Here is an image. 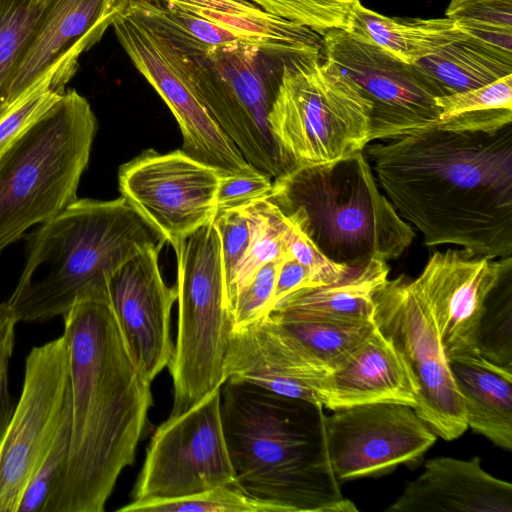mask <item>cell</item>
<instances>
[{"instance_id":"obj_19","label":"cell","mask_w":512,"mask_h":512,"mask_svg":"<svg viewBox=\"0 0 512 512\" xmlns=\"http://www.w3.org/2000/svg\"><path fill=\"white\" fill-rule=\"evenodd\" d=\"M330 372L270 314L231 331L225 380L247 382L322 406L318 391Z\"/></svg>"},{"instance_id":"obj_33","label":"cell","mask_w":512,"mask_h":512,"mask_svg":"<svg viewBox=\"0 0 512 512\" xmlns=\"http://www.w3.org/2000/svg\"><path fill=\"white\" fill-rule=\"evenodd\" d=\"M120 512H280L269 503L250 497L235 484L220 485L187 497L132 501Z\"/></svg>"},{"instance_id":"obj_29","label":"cell","mask_w":512,"mask_h":512,"mask_svg":"<svg viewBox=\"0 0 512 512\" xmlns=\"http://www.w3.org/2000/svg\"><path fill=\"white\" fill-rule=\"evenodd\" d=\"M51 0H0V113L17 64Z\"/></svg>"},{"instance_id":"obj_28","label":"cell","mask_w":512,"mask_h":512,"mask_svg":"<svg viewBox=\"0 0 512 512\" xmlns=\"http://www.w3.org/2000/svg\"><path fill=\"white\" fill-rule=\"evenodd\" d=\"M269 314L331 371L349 356L375 326L373 321H345L275 312Z\"/></svg>"},{"instance_id":"obj_27","label":"cell","mask_w":512,"mask_h":512,"mask_svg":"<svg viewBox=\"0 0 512 512\" xmlns=\"http://www.w3.org/2000/svg\"><path fill=\"white\" fill-rule=\"evenodd\" d=\"M436 126L460 132H494L512 123V74L484 86L435 97Z\"/></svg>"},{"instance_id":"obj_26","label":"cell","mask_w":512,"mask_h":512,"mask_svg":"<svg viewBox=\"0 0 512 512\" xmlns=\"http://www.w3.org/2000/svg\"><path fill=\"white\" fill-rule=\"evenodd\" d=\"M385 261L354 267L339 281L298 289L280 300L271 312L345 321H373V295L388 279Z\"/></svg>"},{"instance_id":"obj_35","label":"cell","mask_w":512,"mask_h":512,"mask_svg":"<svg viewBox=\"0 0 512 512\" xmlns=\"http://www.w3.org/2000/svg\"><path fill=\"white\" fill-rule=\"evenodd\" d=\"M263 11L305 26L319 35L333 29L346 30L349 17L360 0H245Z\"/></svg>"},{"instance_id":"obj_4","label":"cell","mask_w":512,"mask_h":512,"mask_svg":"<svg viewBox=\"0 0 512 512\" xmlns=\"http://www.w3.org/2000/svg\"><path fill=\"white\" fill-rule=\"evenodd\" d=\"M167 242L125 198H78L30 234L25 264L7 303L19 322H46L80 300L108 297L125 262Z\"/></svg>"},{"instance_id":"obj_20","label":"cell","mask_w":512,"mask_h":512,"mask_svg":"<svg viewBox=\"0 0 512 512\" xmlns=\"http://www.w3.org/2000/svg\"><path fill=\"white\" fill-rule=\"evenodd\" d=\"M129 1L51 0L17 64L1 113L50 70L74 75L80 56L101 40Z\"/></svg>"},{"instance_id":"obj_14","label":"cell","mask_w":512,"mask_h":512,"mask_svg":"<svg viewBox=\"0 0 512 512\" xmlns=\"http://www.w3.org/2000/svg\"><path fill=\"white\" fill-rule=\"evenodd\" d=\"M322 54L370 100V142L392 140L436 124L440 109L414 64L342 29L323 35Z\"/></svg>"},{"instance_id":"obj_13","label":"cell","mask_w":512,"mask_h":512,"mask_svg":"<svg viewBox=\"0 0 512 512\" xmlns=\"http://www.w3.org/2000/svg\"><path fill=\"white\" fill-rule=\"evenodd\" d=\"M220 387L157 427L134 485L133 501L178 499L235 484L222 426Z\"/></svg>"},{"instance_id":"obj_37","label":"cell","mask_w":512,"mask_h":512,"mask_svg":"<svg viewBox=\"0 0 512 512\" xmlns=\"http://www.w3.org/2000/svg\"><path fill=\"white\" fill-rule=\"evenodd\" d=\"M214 223L221 239L227 289L253 241L255 219L252 206L220 213Z\"/></svg>"},{"instance_id":"obj_36","label":"cell","mask_w":512,"mask_h":512,"mask_svg":"<svg viewBox=\"0 0 512 512\" xmlns=\"http://www.w3.org/2000/svg\"><path fill=\"white\" fill-rule=\"evenodd\" d=\"M70 430L71 405L46 457L24 490L17 512H45L66 470Z\"/></svg>"},{"instance_id":"obj_15","label":"cell","mask_w":512,"mask_h":512,"mask_svg":"<svg viewBox=\"0 0 512 512\" xmlns=\"http://www.w3.org/2000/svg\"><path fill=\"white\" fill-rule=\"evenodd\" d=\"M333 411L324 416V431L329 462L339 483L415 463L437 439L409 405L370 403Z\"/></svg>"},{"instance_id":"obj_5","label":"cell","mask_w":512,"mask_h":512,"mask_svg":"<svg viewBox=\"0 0 512 512\" xmlns=\"http://www.w3.org/2000/svg\"><path fill=\"white\" fill-rule=\"evenodd\" d=\"M266 200L325 257L351 268L395 260L415 237L380 188L364 150L282 174Z\"/></svg>"},{"instance_id":"obj_6","label":"cell","mask_w":512,"mask_h":512,"mask_svg":"<svg viewBox=\"0 0 512 512\" xmlns=\"http://www.w3.org/2000/svg\"><path fill=\"white\" fill-rule=\"evenodd\" d=\"M97 131L87 99L68 89L0 158V254L77 197Z\"/></svg>"},{"instance_id":"obj_11","label":"cell","mask_w":512,"mask_h":512,"mask_svg":"<svg viewBox=\"0 0 512 512\" xmlns=\"http://www.w3.org/2000/svg\"><path fill=\"white\" fill-rule=\"evenodd\" d=\"M373 322L391 342L413 386L416 413L446 441L468 428L433 313L413 280L387 279L373 295Z\"/></svg>"},{"instance_id":"obj_21","label":"cell","mask_w":512,"mask_h":512,"mask_svg":"<svg viewBox=\"0 0 512 512\" xmlns=\"http://www.w3.org/2000/svg\"><path fill=\"white\" fill-rule=\"evenodd\" d=\"M386 511L512 512V484L486 472L479 457H436Z\"/></svg>"},{"instance_id":"obj_42","label":"cell","mask_w":512,"mask_h":512,"mask_svg":"<svg viewBox=\"0 0 512 512\" xmlns=\"http://www.w3.org/2000/svg\"><path fill=\"white\" fill-rule=\"evenodd\" d=\"M305 287H312L310 273L305 266L288 253L280 263L273 307L288 294Z\"/></svg>"},{"instance_id":"obj_41","label":"cell","mask_w":512,"mask_h":512,"mask_svg":"<svg viewBox=\"0 0 512 512\" xmlns=\"http://www.w3.org/2000/svg\"><path fill=\"white\" fill-rule=\"evenodd\" d=\"M18 322V317L7 301L0 303V439L16 405L9 391L8 372Z\"/></svg>"},{"instance_id":"obj_25","label":"cell","mask_w":512,"mask_h":512,"mask_svg":"<svg viewBox=\"0 0 512 512\" xmlns=\"http://www.w3.org/2000/svg\"><path fill=\"white\" fill-rule=\"evenodd\" d=\"M354 38L380 47L407 64L467 36L448 18L388 17L358 2L345 30Z\"/></svg>"},{"instance_id":"obj_18","label":"cell","mask_w":512,"mask_h":512,"mask_svg":"<svg viewBox=\"0 0 512 512\" xmlns=\"http://www.w3.org/2000/svg\"><path fill=\"white\" fill-rule=\"evenodd\" d=\"M160 251L152 248L136 255L108 281V298L120 330L138 370L149 382L169 367L174 354L170 315L177 290L162 278Z\"/></svg>"},{"instance_id":"obj_22","label":"cell","mask_w":512,"mask_h":512,"mask_svg":"<svg viewBox=\"0 0 512 512\" xmlns=\"http://www.w3.org/2000/svg\"><path fill=\"white\" fill-rule=\"evenodd\" d=\"M318 398L330 410L370 403L416 406L413 386L391 342L376 326L324 378Z\"/></svg>"},{"instance_id":"obj_34","label":"cell","mask_w":512,"mask_h":512,"mask_svg":"<svg viewBox=\"0 0 512 512\" xmlns=\"http://www.w3.org/2000/svg\"><path fill=\"white\" fill-rule=\"evenodd\" d=\"M445 15L467 35L512 52V0H451Z\"/></svg>"},{"instance_id":"obj_12","label":"cell","mask_w":512,"mask_h":512,"mask_svg":"<svg viewBox=\"0 0 512 512\" xmlns=\"http://www.w3.org/2000/svg\"><path fill=\"white\" fill-rule=\"evenodd\" d=\"M70 405V356L62 334L26 357L21 395L0 439V512H17Z\"/></svg>"},{"instance_id":"obj_2","label":"cell","mask_w":512,"mask_h":512,"mask_svg":"<svg viewBox=\"0 0 512 512\" xmlns=\"http://www.w3.org/2000/svg\"><path fill=\"white\" fill-rule=\"evenodd\" d=\"M70 356L71 430L63 479L45 512H103L135 460L153 404L108 297L77 301L62 316Z\"/></svg>"},{"instance_id":"obj_16","label":"cell","mask_w":512,"mask_h":512,"mask_svg":"<svg viewBox=\"0 0 512 512\" xmlns=\"http://www.w3.org/2000/svg\"><path fill=\"white\" fill-rule=\"evenodd\" d=\"M221 175L181 149H153L122 164L118 171L121 197L156 226L167 242L178 240L214 222Z\"/></svg>"},{"instance_id":"obj_43","label":"cell","mask_w":512,"mask_h":512,"mask_svg":"<svg viewBox=\"0 0 512 512\" xmlns=\"http://www.w3.org/2000/svg\"><path fill=\"white\" fill-rule=\"evenodd\" d=\"M175 6L185 12L193 13L200 9L218 10L234 14H259L263 10L245 0H152Z\"/></svg>"},{"instance_id":"obj_10","label":"cell","mask_w":512,"mask_h":512,"mask_svg":"<svg viewBox=\"0 0 512 512\" xmlns=\"http://www.w3.org/2000/svg\"><path fill=\"white\" fill-rule=\"evenodd\" d=\"M112 27L136 69L174 115L183 137V152L221 176L260 172L246 161L197 97L192 58L178 32L129 5Z\"/></svg>"},{"instance_id":"obj_24","label":"cell","mask_w":512,"mask_h":512,"mask_svg":"<svg viewBox=\"0 0 512 512\" xmlns=\"http://www.w3.org/2000/svg\"><path fill=\"white\" fill-rule=\"evenodd\" d=\"M414 66L433 96L442 97L512 74V52L467 35L417 61Z\"/></svg>"},{"instance_id":"obj_23","label":"cell","mask_w":512,"mask_h":512,"mask_svg":"<svg viewBox=\"0 0 512 512\" xmlns=\"http://www.w3.org/2000/svg\"><path fill=\"white\" fill-rule=\"evenodd\" d=\"M468 427L498 447L512 449V370L479 354L450 357Z\"/></svg>"},{"instance_id":"obj_7","label":"cell","mask_w":512,"mask_h":512,"mask_svg":"<svg viewBox=\"0 0 512 512\" xmlns=\"http://www.w3.org/2000/svg\"><path fill=\"white\" fill-rule=\"evenodd\" d=\"M372 104L322 52L288 56L268 122L293 169L334 162L370 142Z\"/></svg>"},{"instance_id":"obj_32","label":"cell","mask_w":512,"mask_h":512,"mask_svg":"<svg viewBox=\"0 0 512 512\" xmlns=\"http://www.w3.org/2000/svg\"><path fill=\"white\" fill-rule=\"evenodd\" d=\"M251 206L255 219L254 237L246 257L226 289L229 311L239 291L261 266L288 254L282 236L284 217L280 211L266 199L256 201Z\"/></svg>"},{"instance_id":"obj_40","label":"cell","mask_w":512,"mask_h":512,"mask_svg":"<svg viewBox=\"0 0 512 512\" xmlns=\"http://www.w3.org/2000/svg\"><path fill=\"white\" fill-rule=\"evenodd\" d=\"M272 185L273 179L262 172L221 176L216 195V215L267 199Z\"/></svg>"},{"instance_id":"obj_38","label":"cell","mask_w":512,"mask_h":512,"mask_svg":"<svg viewBox=\"0 0 512 512\" xmlns=\"http://www.w3.org/2000/svg\"><path fill=\"white\" fill-rule=\"evenodd\" d=\"M282 258L261 266L239 291L230 311L233 327L246 325L271 312Z\"/></svg>"},{"instance_id":"obj_8","label":"cell","mask_w":512,"mask_h":512,"mask_svg":"<svg viewBox=\"0 0 512 512\" xmlns=\"http://www.w3.org/2000/svg\"><path fill=\"white\" fill-rule=\"evenodd\" d=\"M178 326L169 365L170 415L181 413L225 381L224 364L233 329L227 305L221 239L214 222L178 240Z\"/></svg>"},{"instance_id":"obj_9","label":"cell","mask_w":512,"mask_h":512,"mask_svg":"<svg viewBox=\"0 0 512 512\" xmlns=\"http://www.w3.org/2000/svg\"><path fill=\"white\" fill-rule=\"evenodd\" d=\"M177 32L192 58L197 97L246 161L272 179L291 171L268 122L291 55L247 43L209 46Z\"/></svg>"},{"instance_id":"obj_17","label":"cell","mask_w":512,"mask_h":512,"mask_svg":"<svg viewBox=\"0 0 512 512\" xmlns=\"http://www.w3.org/2000/svg\"><path fill=\"white\" fill-rule=\"evenodd\" d=\"M512 257L490 258L448 248L430 255L413 280L428 303L448 357L478 354L476 331L485 301Z\"/></svg>"},{"instance_id":"obj_30","label":"cell","mask_w":512,"mask_h":512,"mask_svg":"<svg viewBox=\"0 0 512 512\" xmlns=\"http://www.w3.org/2000/svg\"><path fill=\"white\" fill-rule=\"evenodd\" d=\"M477 353L512 370V266L489 293L476 331Z\"/></svg>"},{"instance_id":"obj_3","label":"cell","mask_w":512,"mask_h":512,"mask_svg":"<svg viewBox=\"0 0 512 512\" xmlns=\"http://www.w3.org/2000/svg\"><path fill=\"white\" fill-rule=\"evenodd\" d=\"M224 437L235 485L280 512H357L344 498L326 447L323 407L226 379Z\"/></svg>"},{"instance_id":"obj_39","label":"cell","mask_w":512,"mask_h":512,"mask_svg":"<svg viewBox=\"0 0 512 512\" xmlns=\"http://www.w3.org/2000/svg\"><path fill=\"white\" fill-rule=\"evenodd\" d=\"M282 236L287 252L308 269L311 276L312 287L337 282L351 270V267L334 263L325 257L317 247L285 217Z\"/></svg>"},{"instance_id":"obj_31","label":"cell","mask_w":512,"mask_h":512,"mask_svg":"<svg viewBox=\"0 0 512 512\" xmlns=\"http://www.w3.org/2000/svg\"><path fill=\"white\" fill-rule=\"evenodd\" d=\"M72 77L73 75L59 68L50 70L0 114V158L59 101Z\"/></svg>"},{"instance_id":"obj_1","label":"cell","mask_w":512,"mask_h":512,"mask_svg":"<svg viewBox=\"0 0 512 512\" xmlns=\"http://www.w3.org/2000/svg\"><path fill=\"white\" fill-rule=\"evenodd\" d=\"M377 182L428 247L512 254V123L494 132L433 125L367 145Z\"/></svg>"}]
</instances>
